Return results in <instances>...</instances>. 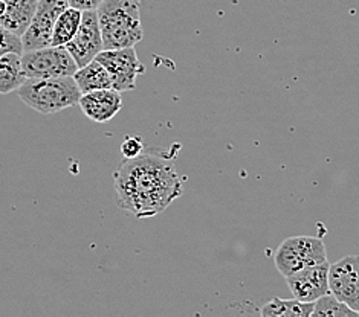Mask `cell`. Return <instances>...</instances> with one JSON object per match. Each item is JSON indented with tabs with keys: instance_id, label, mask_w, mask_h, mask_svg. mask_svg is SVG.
<instances>
[{
	"instance_id": "52a82bcc",
	"label": "cell",
	"mask_w": 359,
	"mask_h": 317,
	"mask_svg": "<svg viewBox=\"0 0 359 317\" xmlns=\"http://www.w3.org/2000/svg\"><path fill=\"white\" fill-rule=\"evenodd\" d=\"M69 8L67 0H39L36 14L28 31L23 34V50L48 48L53 43V34L58 17Z\"/></svg>"
},
{
	"instance_id": "8992f818",
	"label": "cell",
	"mask_w": 359,
	"mask_h": 317,
	"mask_svg": "<svg viewBox=\"0 0 359 317\" xmlns=\"http://www.w3.org/2000/svg\"><path fill=\"white\" fill-rule=\"evenodd\" d=\"M95 59L109 71L114 89L121 93L133 90L136 87V78L145 72L135 48L104 49Z\"/></svg>"
},
{
	"instance_id": "44dd1931",
	"label": "cell",
	"mask_w": 359,
	"mask_h": 317,
	"mask_svg": "<svg viewBox=\"0 0 359 317\" xmlns=\"http://www.w3.org/2000/svg\"><path fill=\"white\" fill-rule=\"evenodd\" d=\"M5 11H6V3H5V0H0V17H2V15L5 14Z\"/></svg>"
},
{
	"instance_id": "9a60e30c",
	"label": "cell",
	"mask_w": 359,
	"mask_h": 317,
	"mask_svg": "<svg viewBox=\"0 0 359 317\" xmlns=\"http://www.w3.org/2000/svg\"><path fill=\"white\" fill-rule=\"evenodd\" d=\"M315 302H303L298 299L273 297L264 304L260 310L263 317H311Z\"/></svg>"
},
{
	"instance_id": "5b68a950",
	"label": "cell",
	"mask_w": 359,
	"mask_h": 317,
	"mask_svg": "<svg viewBox=\"0 0 359 317\" xmlns=\"http://www.w3.org/2000/svg\"><path fill=\"white\" fill-rule=\"evenodd\" d=\"M22 66L28 78L74 76L80 69L66 46H48L22 54Z\"/></svg>"
},
{
	"instance_id": "ffe728a7",
	"label": "cell",
	"mask_w": 359,
	"mask_h": 317,
	"mask_svg": "<svg viewBox=\"0 0 359 317\" xmlns=\"http://www.w3.org/2000/svg\"><path fill=\"white\" fill-rule=\"evenodd\" d=\"M69 6L80 11H97L104 0H67Z\"/></svg>"
},
{
	"instance_id": "7c38bea8",
	"label": "cell",
	"mask_w": 359,
	"mask_h": 317,
	"mask_svg": "<svg viewBox=\"0 0 359 317\" xmlns=\"http://www.w3.org/2000/svg\"><path fill=\"white\" fill-rule=\"evenodd\" d=\"M5 3L6 11L0 17V23L15 36L23 37L36 14L39 0H5Z\"/></svg>"
},
{
	"instance_id": "9c48e42d",
	"label": "cell",
	"mask_w": 359,
	"mask_h": 317,
	"mask_svg": "<svg viewBox=\"0 0 359 317\" xmlns=\"http://www.w3.org/2000/svg\"><path fill=\"white\" fill-rule=\"evenodd\" d=\"M65 46L79 67L89 64L92 59L97 58L101 50H104L97 11H83L79 31Z\"/></svg>"
},
{
	"instance_id": "ac0fdd59",
	"label": "cell",
	"mask_w": 359,
	"mask_h": 317,
	"mask_svg": "<svg viewBox=\"0 0 359 317\" xmlns=\"http://www.w3.org/2000/svg\"><path fill=\"white\" fill-rule=\"evenodd\" d=\"M23 52L25 50L22 37L15 36L11 31H8L2 23H0V57H4L6 54L22 55Z\"/></svg>"
},
{
	"instance_id": "ba28073f",
	"label": "cell",
	"mask_w": 359,
	"mask_h": 317,
	"mask_svg": "<svg viewBox=\"0 0 359 317\" xmlns=\"http://www.w3.org/2000/svg\"><path fill=\"white\" fill-rule=\"evenodd\" d=\"M329 291L359 314V256L348 255L329 267Z\"/></svg>"
},
{
	"instance_id": "8fae6325",
	"label": "cell",
	"mask_w": 359,
	"mask_h": 317,
	"mask_svg": "<svg viewBox=\"0 0 359 317\" xmlns=\"http://www.w3.org/2000/svg\"><path fill=\"white\" fill-rule=\"evenodd\" d=\"M79 106L90 121L106 124L121 111L123 98L121 92L115 89H100L89 93H83Z\"/></svg>"
},
{
	"instance_id": "4fadbf2b",
	"label": "cell",
	"mask_w": 359,
	"mask_h": 317,
	"mask_svg": "<svg viewBox=\"0 0 359 317\" xmlns=\"http://www.w3.org/2000/svg\"><path fill=\"white\" fill-rule=\"evenodd\" d=\"M74 78L79 84L81 93H89L100 89H114L112 76L98 59H92L89 64L80 67L74 73Z\"/></svg>"
},
{
	"instance_id": "2e32d148",
	"label": "cell",
	"mask_w": 359,
	"mask_h": 317,
	"mask_svg": "<svg viewBox=\"0 0 359 317\" xmlns=\"http://www.w3.org/2000/svg\"><path fill=\"white\" fill-rule=\"evenodd\" d=\"M81 17L83 11L75 10L72 6L65 10L55 23L50 46H65L67 41H71L80 28Z\"/></svg>"
},
{
	"instance_id": "277c9868",
	"label": "cell",
	"mask_w": 359,
	"mask_h": 317,
	"mask_svg": "<svg viewBox=\"0 0 359 317\" xmlns=\"http://www.w3.org/2000/svg\"><path fill=\"white\" fill-rule=\"evenodd\" d=\"M273 262L281 276H290L311 265L327 262L326 244L318 237L286 238L278 246Z\"/></svg>"
},
{
	"instance_id": "e0dca14e",
	"label": "cell",
	"mask_w": 359,
	"mask_h": 317,
	"mask_svg": "<svg viewBox=\"0 0 359 317\" xmlns=\"http://www.w3.org/2000/svg\"><path fill=\"white\" fill-rule=\"evenodd\" d=\"M312 316L313 317H324V316L350 317V316H359V314L355 310H352L348 305H346L344 302H341L335 295H332L329 291L327 295H324L320 299H316Z\"/></svg>"
},
{
	"instance_id": "d6986e66",
	"label": "cell",
	"mask_w": 359,
	"mask_h": 317,
	"mask_svg": "<svg viewBox=\"0 0 359 317\" xmlns=\"http://www.w3.org/2000/svg\"><path fill=\"white\" fill-rule=\"evenodd\" d=\"M142 151H144V143L141 138H127L121 145V154L126 159L140 156Z\"/></svg>"
},
{
	"instance_id": "6da1fadb",
	"label": "cell",
	"mask_w": 359,
	"mask_h": 317,
	"mask_svg": "<svg viewBox=\"0 0 359 317\" xmlns=\"http://www.w3.org/2000/svg\"><path fill=\"white\" fill-rule=\"evenodd\" d=\"M114 186L118 206L140 220L159 216L184 191L172 154L155 148L124 157L114 174Z\"/></svg>"
},
{
	"instance_id": "30bf717a",
	"label": "cell",
	"mask_w": 359,
	"mask_h": 317,
	"mask_svg": "<svg viewBox=\"0 0 359 317\" xmlns=\"http://www.w3.org/2000/svg\"><path fill=\"white\" fill-rule=\"evenodd\" d=\"M329 262L311 265L294 275L286 276L290 293L298 301L315 302L316 299L329 293Z\"/></svg>"
},
{
	"instance_id": "5bb4252c",
	"label": "cell",
	"mask_w": 359,
	"mask_h": 317,
	"mask_svg": "<svg viewBox=\"0 0 359 317\" xmlns=\"http://www.w3.org/2000/svg\"><path fill=\"white\" fill-rule=\"evenodd\" d=\"M28 80L22 66V55L6 54L0 57V95L19 90Z\"/></svg>"
},
{
	"instance_id": "3957f363",
	"label": "cell",
	"mask_w": 359,
	"mask_h": 317,
	"mask_svg": "<svg viewBox=\"0 0 359 317\" xmlns=\"http://www.w3.org/2000/svg\"><path fill=\"white\" fill-rule=\"evenodd\" d=\"M20 101L41 115H54L80 102L81 90L74 76L28 78L17 90Z\"/></svg>"
},
{
	"instance_id": "7a4b0ae2",
	"label": "cell",
	"mask_w": 359,
	"mask_h": 317,
	"mask_svg": "<svg viewBox=\"0 0 359 317\" xmlns=\"http://www.w3.org/2000/svg\"><path fill=\"white\" fill-rule=\"evenodd\" d=\"M97 14L104 49L135 48L142 40L140 0H104Z\"/></svg>"
}]
</instances>
